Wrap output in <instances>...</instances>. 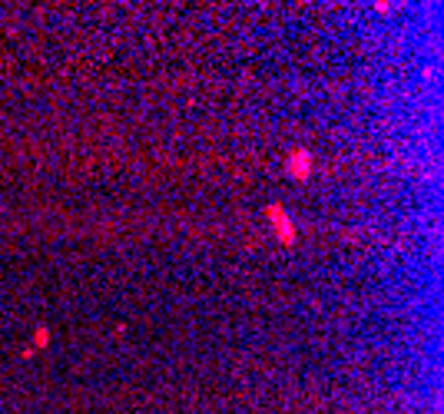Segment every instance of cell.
<instances>
[{"mask_svg": "<svg viewBox=\"0 0 444 414\" xmlns=\"http://www.w3.org/2000/svg\"><path fill=\"white\" fill-rule=\"evenodd\" d=\"M265 215L272 219V229H275V235H278V242L282 245H292L295 242V225H292V219H288V212L278 202H272V206H265Z\"/></svg>", "mask_w": 444, "mask_h": 414, "instance_id": "cell-1", "label": "cell"}, {"mask_svg": "<svg viewBox=\"0 0 444 414\" xmlns=\"http://www.w3.org/2000/svg\"><path fill=\"white\" fill-rule=\"evenodd\" d=\"M47 345H50V328H43V325H40V328H37V332H33V342H30V345H27V348H33V351H40V348H47Z\"/></svg>", "mask_w": 444, "mask_h": 414, "instance_id": "cell-3", "label": "cell"}, {"mask_svg": "<svg viewBox=\"0 0 444 414\" xmlns=\"http://www.w3.org/2000/svg\"><path fill=\"white\" fill-rule=\"evenodd\" d=\"M285 166H288V176H292V179L305 183V179L312 176V152L309 149H292L288 159H285Z\"/></svg>", "mask_w": 444, "mask_h": 414, "instance_id": "cell-2", "label": "cell"}]
</instances>
